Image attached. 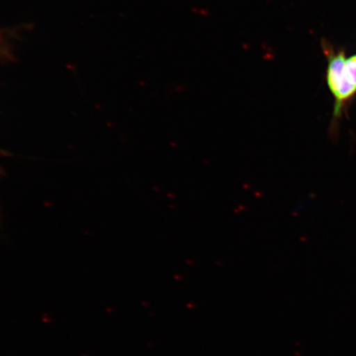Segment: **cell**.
<instances>
[{
	"label": "cell",
	"mask_w": 356,
	"mask_h": 356,
	"mask_svg": "<svg viewBox=\"0 0 356 356\" xmlns=\"http://www.w3.org/2000/svg\"><path fill=\"white\" fill-rule=\"evenodd\" d=\"M321 47L327 60L325 80L334 99V118H339L356 97V54L347 56L344 48L326 39L322 40Z\"/></svg>",
	"instance_id": "obj_1"
}]
</instances>
